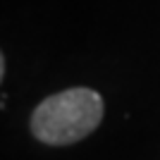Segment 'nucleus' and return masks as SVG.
Returning a JSON list of instances; mask_svg holds the SVG:
<instances>
[{
  "mask_svg": "<svg viewBox=\"0 0 160 160\" xmlns=\"http://www.w3.org/2000/svg\"><path fill=\"white\" fill-rule=\"evenodd\" d=\"M105 103L98 91L72 86L48 96L33 108L29 129L46 146H72L100 127Z\"/></svg>",
  "mask_w": 160,
  "mask_h": 160,
  "instance_id": "nucleus-1",
  "label": "nucleus"
},
{
  "mask_svg": "<svg viewBox=\"0 0 160 160\" xmlns=\"http://www.w3.org/2000/svg\"><path fill=\"white\" fill-rule=\"evenodd\" d=\"M2 77H5V55L0 50V84H2Z\"/></svg>",
  "mask_w": 160,
  "mask_h": 160,
  "instance_id": "nucleus-2",
  "label": "nucleus"
}]
</instances>
